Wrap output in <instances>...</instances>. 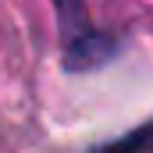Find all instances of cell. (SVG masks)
<instances>
[{
  "mask_svg": "<svg viewBox=\"0 0 153 153\" xmlns=\"http://www.w3.org/2000/svg\"><path fill=\"white\" fill-rule=\"evenodd\" d=\"M53 7H57V25H61L64 68L68 71H93L117 53V39L111 32H100L89 22V11H85L82 0H53Z\"/></svg>",
  "mask_w": 153,
  "mask_h": 153,
  "instance_id": "obj_1",
  "label": "cell"
}]
</instances>
